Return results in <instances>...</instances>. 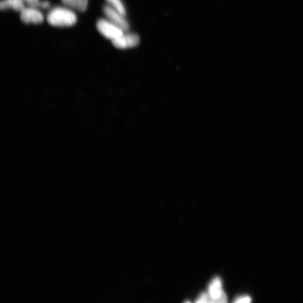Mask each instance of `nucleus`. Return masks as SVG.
<instances>
[{
    "label": "nucleus",
    "instance_id": "obj_8",
    "mask_svg": "<svg viewBox=\"0 0 303 303\" xmlns=\"http://www.w3.org/2000/svg\"><path fill=\"white\" fill-rule=\"evenodd\" d=\"M63 5L76 9L80 12H84L88 6V0H61Z\"/></svg>",
    "mask_w": 303,
    "mask_h": 303
},
{
    "label": "nucleus",
    "instance_id": "obj_13",
    "mask_svg": "<svg viewBox=\"0 0 303 303\" xmlns=\"http://www.w3.org/2000/svg\"><path fill=\"white\" fill-rule=\"evenodd\" d=\"M50 7V4L49 2H41V7L43 8H48Z\"/></svg>",
    "mask_w": 303,
    "mask_h": 303
},
{
    "label": "nucleus",
    "instance_id": "obj_9",
    "mask_svg": "<svg viewBox=\"0 0 303 303\" xmlns=\"http://www.w3.org/2000/svg\"><path fill=\"white\" fill-rule=\"evenodd\" d=\"M112 7L122 15L125 16L126 10L121 0H106Z\"/></svg>",
    "mask_w": 303,
    "mask_h": 303
},
{
    "label": "nucleus",
    "instance_id": "obj_11",
    "mask_svg": "<svg viewBox=\"0 0 303 303\" xmlns=\"http://www.w3.org/2000/svg\"><path fill=\"white\" fill-rule=\"evenodd\" d=\"M252 301V298L248 295H242L237 297L235 302L238 303H249Z\"/></svg>",
    "mask_w": 303,
    "mask_h": 303
},
{
    "label": "nucleus",
    "instance_id": "obj_3",
    "mask_svg": "<svg viewBox=\"0 0 303 303\" xmlns=\"http://www.w3.org/2000/svg\"><path fill=\"white\" fill-rule=\"evenodd\" d=\"M96 27L99 32L106 38L113 40L124 35V31L119 26L111 23L110 21L99 19L96 23Z\"/></svg>",
    "mask_w": 303,
    "mask_h": 303
},
{
    "label": "nucleus",
    "instance_id": "obj_1",
    "mask_svg": "<svg viewBox=\"0 0 303 303\" xmlns=\"http://www.w3.org/2000/svg\"><path fill=\"white\" fill-rule=\"evenodd\" d=\"M48 23L53 26H68L77 22V16L71 10L62 8H55L47 15Z\"/></svg>",
    "mask_w": 303,
    "mask_h": 303
},
{
    "label": "nucleus",
    "instance_id": "obj_2",
    "mask_svg": "<svg viewBox=\"0 0 303 303\" xmlns=\"http://www.w3.org/2000/svg\"><path fill=\"white\" fill-rule=\"evenodd\" d=\"M207 293L209 296L210 302H227V297L223 288L222 280L219 277L211 280L207 288Z\"/></svg>",
    "mask_w": 303,
    "mask_h": 303
},
{
    "label": "nucleus",
    "instance_id": "obj_7",
    "mask_svg": "<svg viewBox=\"0 0 303 303\" xmlns=\"http://www.w3.org/2000/svg\"><path fill=\"white\" fill-rule=\"evenodd\" d=\"M25 8L23 0H2L0 2V9L6 10L12 8L15 11L20 12Z\"/></svg>",
    "mask_w": 303,
    "mask_h": 303
},
{
    "label": "nucleus",
    "instance_id": "obj_4",
    "mask_svg": "<svg viewBox=\"0 0 303 303\" xmlns=\"http://www.w3.org/2000/svg\"><path fill=\"white\" fill-rule=\"evenodd\" d=\"M103 11L111 23L119 26L125 33L129 30V25L124 18L125 16L117 11L113 7L110 6H105L103 8Z\"/></svg>",
    "mask_w": 303,
    "mask_h": 303
},
{
    "label": "nucleus",
    "instance_id": "obj_5",
    "mask_svg": "<svg viewBox=\"0 0 303 303\" xmlns=\"http://www.w3.org/2000/svg\"><path fill=\"white\" fill-rule=\"evenodd\" d=\"M113 45L120 49H126L137 46L140 43V38L137 34H124L113 40Z\"/></svg>",
    "mask_w": 303,
    "mask_h": 303
},
{
    "label": "nucleus",
    "instance_id": "obj_10",
    "mask_svg": "<svg viewBox=\"0 0 303 303\" xmlns=\"http://www.w3.org/2000/svg\"><path fill=\"white\" fill-rule=\"evenodd\" d=\"M196 302H210V298L207 292H202L196 298Z\"/></svg>",
    "mask_w": 303,
    "mask_h": 303
},
{
    "label": "nucleus",
    "instance_id": "obj_6",
    "mask_svg": "<svg viewBox=\"0 0 303 303\" xmlns=\"http://www.w3.org/2000/svg\"><path fill=\"white\" fill-rule=\"evenodd\" d=\"M20 19L23 22L39 24L43 22V14L35 8H24L20 12Z\"/></svg>",
    "mask_w": 303,
    "mask_h": 303
},
{
    "label": "nucleus",
    "instance_id": "obj_12",
    "mask_svg": "<svg viewBox=\"0 0 303 303\" xmlns=\"http://www.w3.org/2000/svg\"><path fill=\"white\" fill-rule=\"evenodd\" d=\"M23 1L27 4L29 7L37 8L41 7V2L39 0H23Z\"/></svg>",
    "mask_w": 303,
    "mask_h": 303
}]
</instances>
